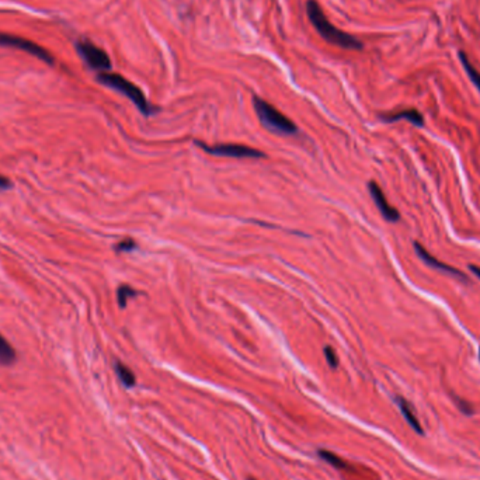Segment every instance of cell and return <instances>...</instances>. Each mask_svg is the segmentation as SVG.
<instances>
[{
    "label": "cell",
    "instance_id": "d6986e66",
    "mask_svg": "<svg viewBox=\"0 0 480 480\" xmlns=\"http://www.w3.org/2000/svg\"><path fill=\"white\" fill-rule=\"evenodd\" d=\"M469 268H470V272L477 277V278H480V267H476V265H469Z\"/></svg>",
    "mask_w": 480,
    "mask_h": 480
},
{
    "label": "cell",
    "instance_id": "44dd1931",
    "mask_svg": "<svg viewBox=\"0 0 480 480\" xmlns=\"http://www.w3.org/2000/svg\"><path fill=\"white\" fill-rule=\"evenodd\" d=\"M479 358H480V354H479Z\"/></svg>",
    "mask_w": 480,
    "mask_h": 480
},
{
    "label": "cell",
    "instance_id": "52a82bcc",
    "mask_svg": "<svg viewBox=\"0 0 480 480\" xmlns=\"http://www.w3.org/2000/svg\"><path fill=\"white\" fill-rule=\"evenodd\" d=\"M370 193L372 195V200L375 201L378 209H379V213L382 214V217L389 221V222H398L399 218H400V214L396 211V209L387 202L383 191L381 190V187L375 183V182H371L370 186Z\"/></svg>",
    "mask_w": 480,
    "mask_h": 480
},
{
    "label": "cell",
    "instance_id": "5b68a950",
    "mask_svg": "<svg viewBox=\"0 0 480 480\" xmlns=\"http://www.w3.org/2000/svg\"><path fill=\"white\" fill-rule=\"evenodd\" d=\"M76 49L83 61L96 71L107 72L111 68V59L104 49L88 40H80L76 44Z\"/></svg>",
    "mask_w": 480,
    "mask_h": 480
},
{
    "label": "cell",
    "instance_id": "7a4b0ae2",
    "mask_svg": "<svg viewBox=\"0 0 480 480\" xmlns=\"http://www.w3.org/2000/svg\"><path fill=\"white\" fill-rule=\"evenodd\" d=\"M97 80L101 84H104V86L115 90V92L128 97L143 115L149 117L155 112V108L149 104V101L146 100L142 90L138 86H135L132 82L127 80L124 76L118 75V73L100 72L97 76Z\"/></svg>",
    "mask_w": 480,
    "mask_h": 480
},
{
    "label": "cell",
    "instance_id": "ac0fdd59",
    "mask_svg": "<svg viewBox=\"0 0 480 480\" xmlns=\"http://www.w3.org/2000/svg\"><path fill=\"white\" fill-rule=\"evenodd\" d=\"M12 183H10V180L5 176L0 174V189H10Z\"/></svg>",
    "mask_w": 480,
    "mask_h": 480
},
{
    "label": "cell",
    "instance_id": "ba28073f",
    "mask_svg": "<svg viewBox=\"0 0 480 480\" xmlns=\"http://www.w3.org/2000/svg\"><path fill=\"white\" fill-rule=\"evenodd\" d=\"M414 249H416V252H417V256H418L420 259H422L427 265H430L431 268L438 269V272H444V273H446V274H451V276H454V277H457V278L466 280L465 274L461 273L459 269H457V268H454V267H451V265H448V264L442 263L441 260H437L434 256H431V254H430L422 245H420V243H414Z\"/></svg>",
    "mask_w": 480,
    "mask_h": 480
},
{
    "label": "cell",
    "instance_id": "4fadbf2b",
    "mask_svg": "<svg viewBox=\"0 0 480 480\" xmlns=\"http://www.w3.org/2000/svg\"><path fill=\"white\" fill-rule=\"evenodd\" d=\"M459 59H461V64L462 67L465 68L469 79L473 82V84L480 90V73L475 69V67L472 65V62L468 59L466 53L465 52H459Z\"/></svg>",
    "mask_w": 480,
    "mask_h": 480
},
{
    "label": "cell",
    "instance_id": "e0dca14e",
    "mask_svg": "<svg viewBox=\"0 0 480 480\" xmlns=\"http://www.w3.org/2000/svg\"><path fill=\"white\" fill-rule=\"evenodd\" d=\"M135 248H136V245H135V242H134L132 239H125V240H123V242H119V243L115 246V250H117L118 253H123V252H131V250H134Z\"/></svg>",
    "mask_w": 480,
    "mask_h": 480
},
{
    "label": "cell",
    "instance_id": "277c9868",
    "mask_svg": "<svg viewBox=\"0 0 480 480\" xmlns=\"http://www.w3.org/2000/svg\"><path fill=\"white\" fill-rule=\"evenodd\" d=\"M0 47H6V48H14V49H20L24 51L29 55H33L41 61L47 62L48 65H53L55 59L53 56L41 45H38L34 41H29L24 37H19V36H13V34H6V33H0Z\"/></svg>",
    "mask_w": 480,
    "mask_h": 480
},
{
    "label": "cell",
    "instance_id": "5bb4252c",
    "mask_svg": "<svg viewBox=\"0 0 480 480\" xmlns=\"http://www.w3.org/2000/svg\"><path fill=\"white\" fill-rule=\"evenodd\" d=\"M136 291L132 289L130 285H121L117 291V301L119 308H125L128 304V299L136 296Z\"/></svg>",
    "mask_w": 480,
    "mask_h": 480
},
{
    "label": "cell",
    "instance_id": "3957f363",
    "mask_svg": "<svg viewBox=\"0 0 480 480\" xmlns=\"http://www.w3.org/2000/svg\"><path fill=\"white\" fill-rule=\"evenodd\" d=\"M253 106L260 118V123L267 130L281 135H292L298 131L296 125L287 115H284L281 111H278L274 106L267 103L265 100L260 97H254Z\"/></svg>",
    "mask_w": 480,
    "mask_h": 480
},
{
    "label": "cell",
    "instance_id": "30bf717a",
    "mask_svg": "<svg viewBox=\"0 0 480 480\" xmlns=\"http://www.w3.org/2000/svg\"><path fill=\"white\" fill-rule=\"evenodd\" d=\"M382 118L387 123H395V121H399V119H407L409 123H411L416 127H423L424 125L423 115L420 114L417 110H413V108L411 110H403V111H399V112L391 114V115H383Z\"/></svg>",
    "mask_w": 480,
    "mask_h": 480
},
{
    "label": "cell",
    "instance_id": "6da1fadb",
    "mask_svg": "<svg viewBox=\"0 0 480 480\" xmlns=\"http://www.w3.org/2000/svg\"><path fill=\"white\" fill-rule=\"evenodd\" d=\"M307 14L312 23V25L316 28L319 36L326 40L328 44L344 48V49H363V43L354 36L343 32V29L337 28L332 21H330L326 14L323 13L319 3L315 0H309L307 3Z\"/></svg>",
    "mask_w": 480,
    "mask_h": 480
},
{
    "label": "cell",
    "instance_id": "8992f818",
    "mask_svg": "<svg viewBox=\"0 0 480 480\" xmlns=\"http://www.w3.org/2000/svg\"><path fill=\"white\" fill-rule=\"evenodd\" d=\"M198 146H201L206 154H211L215 156H225V158H264L265 155L259 151V149L245 146V145H237V143H221L215 146H208L202 142H197Z\"/></svg>",
    "mask_w": 480,
    "mask_h": 480
},
{
    "label": "cell",
    "instance_id": "2e32d148",
    "mask_svg": "<svg viewBox=\"0 0 480 480\" xmlns=\"http://www.w3.org/2000/svg\"><path fill=\"white\" fill-rule=\"evenodd\" d=\"M324 357H326L327 364H328L330 367H332V368H337V365H339V358H337L335 350H333L332 347H326V348H324Z\"/></svg>",
    "mask_w": 480,
    "mask_h": 480
},
{
    "label": "cell",
    "instance_id": "ffe728a7",
    "mask_svg": "<svg viewBox=\"0 0 480 480\" xmlns=\"http://www.w3.org/2000/svg\"><path fill=\"white\" fill-rule=\"evenodd\" d=\"M249 480H256V479H249Z\"/></svg>",
    "mask_w": 480,
    "mask_h": 480
},
{
    "label": "cell",
    "instance_id": "9c48e42d",
    "mask_svg": "<svg viewBox=\"0 0 480 480\" xmlns=\"http://www.w3.org/2000/svg\"><path fill=\"white\" fill-rule=\"evenodd\" d=\"M395 400H396V403H398V406H399V409H400V411H402L405 420L409 423V426H410L417 434L423 435L424 431H423V429H422V424H420V422H418V418H417V416H416L414 409L411 407V405H410L405 398H402V396H396Z\"/></svg>",
    "mask_w": 480,
    "mask_h": 480
},
{
    "label": "cell",
    "instance_id": "8fae6325",
    "mask_svg": "<svg viewBox=\"0 0 480 480\" xmlns=\"http://www.w3.org/2000/svg\"><path fill=\"white\" fill-rule=\"evenodd\" d=\"M17 358L16 350L13 346L0 335V364L2 365H12Z\"/></svg>",
    "mask_w": 480,
    "mask_h": 480
},
{
    "label": "cell",
    "instance_id": "7c38bea8",
    "mask_svg": "<svg viewBox=\"0 0 480 480\" xmlns=\"http://www.w3.org/2000/svg\"><path fill=\"white\" fill-rule=\"evenodd\" d=\"M115 372H117L119 381L123 382L124 386L132 387V386L136 383V379H135L134 372H132L127 365H124L123 363H119V361L115 363Z\"/></svg>",
    "mask_w": 480,
    "mask_h": 480
},
{
    "label": "cell",
    "instance_id": "9a60e30c",
    "mask_svg": "<svg viewBox=\"0 0 480 480\" xmlns=\"http://www.w3.org/2000/svg\"><path fill=\"white\" fill-rule=\"evenodd\" d=\"M319 457H320L323 461H326L327 464L335 466V468H344V466H346V464H344V461H343L341 458H339V457L335 455L333 453L324 451V449H320V451H319Z\"/></svg>",
    "mask_w": 480,
    "mask_h": 480
}]
</instances>
